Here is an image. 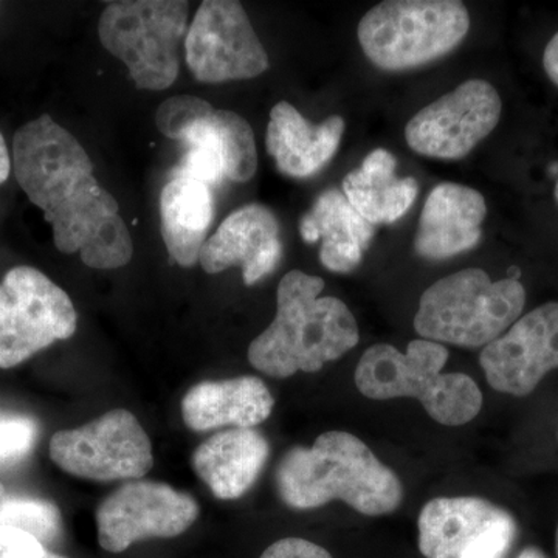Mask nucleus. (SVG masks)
Instances as JSON below:
<instances>
[{"label": "nucleus", "instance_id": "nucleus-1", "mask_svg": "<svg viewBox=\"0 0 558 558\" xmlns=\"http://www.w3.org/2000/svg\"><path fill=\"white\" fill-rule=\"evenodd\" d=\"M13 171L28 201L53 229L57 248L80 253L92 269L130 264L134 242L119 202L94 175L83 145L50 116L25 123L13 138Z\"/></svg>", "mask_w": 558, "mask_h": 558}, {"label": "nucleus", "instance_id": "nucleus-2", "mask_svg": "<svg viewBox=\"0 0 558 558\" xmlns=\"http://www.w3.org/2000/svg\"><path fill=\"white\" fill-rule=\"evenodd\" d=\"M325 281L290 270L279 281L277 315L248 347V362L266 376L317 373L357 347V319L336 296H319Z\"/></svg>", "mask_w": 558, "mask_h": 558}, {"label": "nucleus", "instance_id": "nucleus-3", "mask_svg": "<svg viewBox=\"0 0 558 558\" xmlns=\"http://www.w3.org/2000/svg\"><path fill=\"white\" fill-rule=\"evenodd\" d=\"M278 494L292 509H317L333 499L368 517L388 515L402 505L403 486L373 450L348 432L319 435L295 447L277 470Z\"/></svg>", "mask_w": 558, "mask_h": 558}, {"label": "nucleus", "instance_id": "nucleus-4", "mask_svg": "<svg viewBox=\"0 0 558 558\" xmlns=\"http://www.w3.org/2000/svg\"><path fill=\"white\" fill-rule=\"evenodd\" d=\"M449 351L436 341H410L405 352L379 343L366 349L355 368L354 380L365 398H413L428 416L446 427H461L478 416L483 392L472 377L444 374Z\"/></svg>", "mask_w": 558, "mask_h": 558}, {"label": "nucleus", "instance_id": "nucleus-5", "mask_svg": "<svg viewBox=\"0 0 558 558\" xmlns=\"http://www.w3.org/2000/svg\"><path fill=\"white\" fill-rule=\"evenodd\" d=\"M524 306L526 290L519 279L494 281L483 269H465L422 293L414 329L436 343L484 348L521 317Z\"/></svg>", "mask_w": 558, "mask_h": 558}, {"label": "nucleus", "instance_id": "nucleus-6", "mask_svg": "<svg viewBox=\"0 0 558 558\" xmlns=\"http://www.w3.org/2000/svg\"><path fill=\"white\" fill-rule=\"evenodd\" d=\"M157 130L189 146L174 175L211 186L223 179L245 183L258 168L255 134L233 110L215 109L194 95L168 98L156 113Z\"/></svg>", "mask_w": 558, "mask_h": 558}, {"label": "nucleus", "instance_id": "nucleus-7", "mask_svg": "<svg viewBox=\"0 0 558 558\" xmlns=\"http://www.w3.org/2000/svg\"><path fill=\"white\" fill-rule=\"evenodd\" d=\"M469 31L468 7L458 0H388L360 20L357 38L374 65L396 72L446 57Z\"/></svg>", "mask_w": 558, "mask_h": 558}, {"label": "nucleus", "instance_id": "nucleus-8", "mask_svg": "<svg viewBox=\"0 0 558 558\" xmlns=\"http://www.w3.org/2000/svg\"><path fill=\"white\" fill-rule=\"evenodd\" d=\"M183 0L109 2L98 22L102 47L119 58L140 90H167L179 76V49L189 33Z\"/></svg>", "mask_w": 558, "mask_h": 558}, {"label": "nucleus", "instance_id": "nucleus-9", "mask_svg": "<svg viewBox=\"0 0 558 558\" xmlns=\"http://www.w3.org/2000/svg\"><path fill=\"white\" fill-rule=\"evenodd\" d=\"M68 293L35 267L17 266L0 282V369H10L76 332Z\"/></svg>", "mask_w": 558, "mask_h": 558}, {"label": "nucleus", "instance_id": "nucleus-10", "mask_svg": "<svg viewBox=\"0 0 558 558\" xmlns=\"http://www.w3.org/2000/svg\"><path fill=\"white\" fill-rule=\"evenodd\" d=\"M50 458L69 475L100 483L143 478L154 465L148 433L123 409L108 411L83 427L54 433Z\"/></svg>", "mask_w": 558, "mask_h": 558}, {"label": "nucleus", "instance_id": "nucleus-11", "mask_svg": "<svg viewBox=\"0 0 558 558\" xmlns=\"http://www.w3.org/2000/svg\"><path fill=\"white\" fill-rule=\"evenodd\" d=\"M186 65L205 84L250 80L269 69V54L241 2L205 0L185 38Z\"/></svg>", "mask_w": 558, "mask_h": 558}, {"label": "nucleus", "instance_id": "nucleus-12", "mask_svg": "<svg viewBox=\"0 0 558 558\" xmlns=\"http://www.w3.org/2000/svg\"><path fill=\"white\" fill-rule=\"evenodd\" d=\"M502 101L484 80H469L418 110L407 123L405 140L414 153L433 159L469 156L501 119Z\"/></svg>", "mask_w": 558, "mask_h": 558}, {"label": "nucleus", "instance_id": "nucleus-13", "mask_svg": "<svg viewBox=\"0 0 558 558\" xmlns=\"http://www.w3.org/2000/svg\"><path fill=\"white\" fill-rule=\"evenodd\" d=\"M199 505L189 494L154 481L117 488L97 510L98 543L120 554L146 538H174L193 526Z\"/></svg>", "mask_w": 558, "mask_h": 558}, {"label": "nucleus", "instance_id": "nucleus-14", "mask_svg": "<svg viewBox=\"0 0 558 558\" xmlns=\"http://www.w3.org/2000/svg\"><path fill=\"white\" fill-rule=\"evenodd\" d=\"M481 368L487 384L502 395L524 398L558 369V303L542 304L484 347Z\"/></svg>", "mask_w": 558, "mask_h": 558}, {"label": "nucleus", "instance_id": "nucleus-15", "mask_svg": "<svg viewBox=\"0 0 558 558\" xmlns=\"http://www.w3.org/2000/svg\"><path fill=\"white\" fill-rule=\"evenodd\" d=\"M279 222L271 209L245 205L231 213L201 250L202 269L209 275L241 266L245 286L271 274L282 256Z\"/></svg>", "mask_w": 558, "mask_h": 558}, {"label": "nucleus", "instance_id": "nucleus-16", "mask_svg": "<svg viewBox=\"0 0 558 558\" xmlns=\"http://www.w3.org/2000/svg\"><path fill=\"white\" fill-rule=\"evenodd\" d=\"M486 199L480 191L459 183H439L425 201L418 219L414 250L421 258H453L480 244Z\"/></svg>", "mask_w": 558, "mask_h": 558}, {"label": "nucleus", "instance_id": "nucleus-17", "mask_svg": "<svg viewBox=\"0 0 558 558\" xmlns=\"http://www.w3.org/2000/svg\"><path fill=\"white\" fill-rule=\"evenodd\" d=\"M344 128L339 116L312 124L290 102L279 101L270 110L266 149L282 174L311 178L336 156Z\"/></svg>", "mask_w": 558, "mask_h": 558}, {"label": "nucleus", "instance_id": "nucleus-18", "mask_svg": "<svg viewBox=\"0 0 558 558\" xmlns=\"http://www.w3.org/2000/svg\"><path fill=\"white\" fill-rule=\"evenodd\" d=\"M275 399L259 377L242 376L194 385L182 400V417L193 432L227 425L253 428L274 411Z\"/></svg>", "mask_w": 558, "mask_h": 558}, {"label": "nucleus", "instance_id": "nucleus-19", "mask_svg": "<svg viewBox=\"0 0 558 558\" xmlns=\"http://www.w3.org/2000/svg\"><path fill=\"white\" fill-rule=\"evenodd\" d=\"M270 446L253 428H231L216 433L193 454L194 472L219 499H238L256 483Z\"/></svg>", "mask_w": 558, "mask_h": 558}, {"label": "nucleus", "instance_id": "nucleus-20", "mask_svg": "<svg viewBox=\"0 0 558 558\" xmlns=\"http://www.w3.org/2000/svg\"><path fill=\"white\" fill-rule=\"evenodd\" d=\"M300 234L307 244L322 241L319 260L326 269L349 274L362 263L374 226L355 211L343 191L328 190L300 220Z\"/></svg>", "mask_w": 558, "mask_h": 558}, {"label": "nucleus", "instance_id": "nucleus-21", "mask_svg": "<svg viewBox=\"0 0 558 558\" xmlns=\"http://www.w3.org/2000/svg\"><path fill=\"white\" fill-rule=\"evenodd\" d=\"M215 216L211 189L199 180L174 175L160 193V233L179 266L199 263Z\"/></svg>", "mask_w": 558, "mask_h": 558}, {"label": "nucleus", "instance_id": "nucleus-22", "mask_svg": "<svg viewBox=\"0 0 558 558\" xmlns=\"http://www.w3.org/2000/svg\"><path fill=\"white\" fill-rule=\"evenodd\" d=\"M396 167L398 161L389 150L376 149L343 180V194L349 204L373 226L396 222L416 201V180L398 178Z\"/></svg>", "mask_w": 558, "mask_h": 558}, {"label": "nucleus", "instance_id": "nucleus-23", "mask_svg": "<svg viewBox=\"0 0 558 558\" xmlns=\"http://www.w3.org/2000/svg\"><path fill=\"white\" fill-rule=\"evenodd\" d=\"M499 506L478 497H442L428 501L418 515V549L425 558H457Z\"/></svg>", "mask_w": 558, "mask_h": 558}, {"label": "nucleus", "instance_id": "nucleus-24", "mask_svg": "<svg viewBox=\"0 0 558 558\" xmlns=\"http://www.w3.org/2000/svg\"><path fill=\"white\" fill-rule=\"evenodd\" d=\"M0 527L20 529L47 545L60 538L61 512L47 499L3 495L0 498Z\"/></svg>", "mask_w": 558, "mask_h": 558}, {"label": "nucleus", "instance_id": "nucleus-25", "mask_svg": "<svg viewBox=\"0 0 558 558\" xmlns=\"http://www.w3.org/2000/svg\"><path fill=\"white\" fill-rule=\"evenodd\" d=\"M517 521L508 510L499 509L497 515L480 529L457 558H506L517 537Z\"/></svg>", "mask_w": 558, "mask_h": 558}, {"label": "nucleus", "instance_id": "nucleus-26", "mask_svg": "<svg viewBox=\"0 0 558 558\" xmlns=\"http://www.w3.org/2000/svg\"><path fill=\"white\" fill-rule=\"evenodd\" d=\"M38 424L32 417L0 416V468H9L27 458L38 439Z\"/></svg>", "mask_w": 558, "mask_h": 558}, {"label": "nucleus", "instance_id": "nucleus-27", "mask_svg": "<svg viewBox=\"0 0 558 558\" xmlns=\"http://www.w3.org/2000/svg\"><path fill=\"white\" fill-rule=\"evenodd\" d=\"M0 558H65L47 549V546L28 532L0 527Z\"/></svg>", "mask_w": 558, "mask_h": 558}, {"label": "nucleus", "instance_id": "nucleus-28", "mask_svg": "<svg viewBox=\"0 0 558 558\" xmlns=\"http://www.w3.org/2000/svg\"><path fill=\"white\" fill-rule=\"evenodd\" d=\"M259 558H332V556L310 539L289 537L271 543Z\"/></svg>", "mask_w": 558, "mask_h": 558}, {"label": "nucleus", "instance_id": "nucleus-29", "mask_svg": "<svg viewBox=\"0 0 558 558\" xmlns=\"http://www.w3.org/2000/svg\"><path fill=\"white\" fill-rule=\"evenodd\" d=\"M543 68L548 78L558 87V32L550 38L543 53Z\"/></svg>", "mask_w": 558, "mask_h": 558}, {"label": "nucleus", "instance_id": "nucleus-30", "mask_svg": "<svg viewBox=\"0 0 558 558\" xmlns=\"http://www.w3.org/2000/svg\"><path fill=\"white\" fill-rule=\"evenodd\" d=\"M11 168H13V161H11L9 146L0 132V185L9 180Z\"/></svg>", "mask_w": 558, "mask_h": 558}, {"label": "nucleus", "instance_id": "nucleus-31", "mask_svg": "<svg viewBox=\"0 0 558 558\" xmlns=\"http://www.w3.org/2000/svg\"><path fill=\"white\" fill-rule=\"evenodd\" d=\"M517 558H546V556L537 548H526L521 550L520 556Z\"/></svg>", "mask_w": 558, "mask_h": 558}, {"label": "nucleus", "instance_id": "nucleus-32", "mask_svg": "<svg viewBox=\"0 0 558 558\" xmlns=\"http://www.w3.org/2000/svg\"><path fill=\"white\" fill-rule=\"evenodd\" d=\"M554 196H556V201L558 204V179H557V183H556V190H554Z\"/></svg>", "mask_w": 558, "mask_h": 558}, {"label": "nucleus", "instance_id": "nucleus-33", "mask_svg": "<svg viewBox=\"0 0 558 558\" xmlns=\"http://www.w3.org/2000/svg\"><path fill=\"white\" fill-rule=\"evenodd\" d=\"M3 495H5V487H3L2 484H0V498H2Z\"/></svg>", "mask_w": 558, "mask_h": 558}, {"label": "nucleus", "instance_id": "nucleus-34", "mask_svg": "<svg viewBox=\"0 0 558 558\" xmlns=\"http://www.w3.org/2000/svg\"><path fill=\"white\" fill-rule=\"evenodd\" d=\"M556 553L558 557V526H557V534H556Z\"/></svg>", "mask_w": 558, "mask_h": 558}]
</instances>
